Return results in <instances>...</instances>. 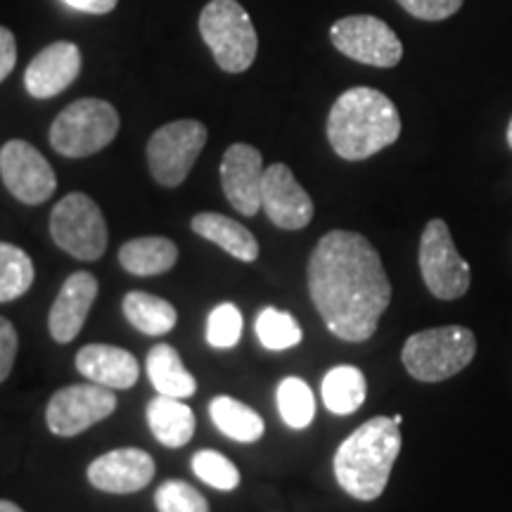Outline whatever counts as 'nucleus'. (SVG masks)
<instances>
[{
    "mask_svg": "<svg viewBox=\"0 0 512 512\" xmlns=\"http://www.w3.org/2000/svg\"><path fill=\"white\" fill-rule=\"evenodd\" d=\"M192 230L204 240L219 245L223 252L240 261H254L259 256V242L249 228L242 226V223L228 219L223 214H214V211H202V214L192 216Z\"/></svg>",
    "mask_w": 512,
    "mask_h": 512,
    "instance_id": "6ab92c4d",
    "label": "nucleus"
},
{
    "mask_svg": "<svg viewBox=\"0 0 512 512\" xmlns=\"http://www.w3.org/2000/svg\"><path fill=\"white\" fill-rule=\"evenodd\" d=\"M155 503L159 512H209L207 498L181 479H169L159 486Z\"/></svg>",
    "mask_w": 512,
    "mask_h": 512,
    "instance_id": "7c9ffc66",
    "label": "nucleus"
},
{
    "mask_svg": "<svg viewBox=\"0 0 512 512\" xmlns=\"http://www.w3.org/2000/svg\"><path fill=\"white\" fill-rule=\"evenodd\" d=\"M261 209L280 230H302L313 219V202L287 164H271L264 171Z\"/></svg>",
    "mask_w": 512,
    "mask_h": 512,
    "instance_id": "ddd939ff",
    "label": "nucleus"
},
{
    "mask_svg": "<svg viewBox=\"0 0 512 512\" xmlns=\"http://www.w3.org/2000/svg\"><path fill=\"white\" fill-rule=\"evenodd\" d=\"M17 356V330L8 318L0 316V382L8 380Z\"/></svg>",
    "mask_w": 512,
    "mask_h": 512,
    "instance_id": "473e14b6",
    "label": "nucleus"
},
{
    "mask_svg": "<svg viewBox=\"0 0 512 512\" xmlns=\"http://www.w3.org/2000/svg\"><path fill=\"white\" fill-rule=\"evenodd\" d=\"M192 472L211 489L233 491L240 484V470L219 451H197L192 456Z\"/></svg>",
    "mask_w": 512,
    "mask_h": 512,
    "instance_id": "c85d7f7f",
    "label": "nucleus"
},
{
    "mask_svg": "<svg viewBox=\"0 0 512 512\" xmlns=\"http://www.w3.org/2000/svg\"><path fill=\"white\" fill-rule=\"evenodd\" d=\"M147 425H150V432L155 434L159 444L181 448L195 434V413L190 411L188 403H183V399L159 394L147 403Z\"/></svg>",
    "mask_w": 512,
    "mask_h": 512,
    "instance_id": "aec40b11",
    "label": "nucleus"
},
{
    "mask_svg": "<svg viewBox=\"0 0 512 512\" xmlns=\"http://www.w3.org/2000/svg\"><path fill=\"white\" fill-rule=\"evenodd\" d=\"M418 261L422 280L432 297L441 302H456L470 290L472 268L453 245L451 230L444 219H432L422 230Z\"/></svg>",
    "mask_w": 512,
    "mask_h": 512,
    "instance_id": "6e6552de",
    "label": "nucleus"
},
{
    "mask_svg": "<svg viewBox=\"0 0 512 512\" xmlns=\"http://www.w3.org/2000/svg\"><path fill=\"white\" fill-rule=\"evenodd\" d=\"M309 294L325 328L344 342H366L392 302V283L368 238L325 233L309 259Z\"/></svg>",
    "mask_w": 512,
    "mask_h": 512,
    "instance_id": "f257e3e1",
    "label": "nucleus"
},
{
    "mask_svg": "<svg viewBox=\"0 0 512 512\" xmlns=\"http://www.w3.org/2000/svg\"><path fill=\"white\" fill-rule=\"evenodd\" d=\"M325 408L335 415H351L363 406L368 396L366 375L356 366H335L328 370L320 384Z\"/></svg>",
    "mask_w": 512,
    "mask_h": 512,
    "instance_id": "b1692460",
    "label": "nucleus"
},
{
    "mask_svg": "<svg viewBox=\"0 0 512 512\" xmlns=\"http://www.w3.org/2000/svg\"><path fill=\"white\" fill-rule=\"evenodd\" d=\"M242 313L235 304H219L207 318V344L214 349H233L242 337Z\"/></svg>",
    "mask_w": 512,
    "mask_h": 512,
    "instance_id": "c756f323",
    "label": "nucleus"
},
{
    "mask_svg": "<svg viewBox=\"0 0 512 512\" xmlns=\"http://www.w3.org/2000/svg\"><path fill=\"white\" fill-rule=\"evenodd\" d=\"M508 145L512 147V117H510V124H508Z\"/></svg>",
    "mask_w": 512,
    "mask_h": 512,
    "instance_id": "e433bc0d",
    "label": "nucleus"
},
{
    "mask_svg": "<svg viewBox=\"0 0 512 512\" xmlns=\"http://www.w3.org/2000/svg\"><path fill=\"white\" fill-rule=\"evenodd\" d=\"M55 245L79 261H98L107 249V223L95 200L83 192H69L50 214Z\"/></svg>",
    "mask_w": 512,
    "mask_h": 512,
    "instance_id": "0eeeda50",
    "label": "nucleus"
},
{
    "mask_svg": "<svg viewBox=\"0 0 512 512\" xmlns=\"http://www.w3.org/2000/svg\"><path fill=\"white\" fill-rule=\"evenodd\" d=\"M95 297H98V280L88 271L72 273L64 280L48 316L50 335L57 344H69L79 337Z\"/></svg>",
    "mask_w": 512,
    "mask_h": 512,
    "instance_id": "f3484780",
    "label": "nucleus"
},
{
    "mask_svg": "<svg viewBox=\"0 0 512 512\" xmlns=\"http://www.w3.org/2000/svg\"><path fill=\"white\" fill-rule=\"evenodd\" d=\"M200 34L223 72L242 74L252 67L259 36L238 0H211L200 15Z\"/></svg>",
    "mask_w": 512,
    "mask_h": 512,
    "instance_id": "39448f33",
    "label": "nucleus"
},
{
    "mask_svg": "<svg viewBox=\"0 0 512 512\" xmlns=\"http://www.w3.org/2000/svg\"><path fill=\"white\" fill-rule=\"evenodd\" d=\"M221 185L230 207L242 216H254L261 209V185H264V157L256 147L235 143L221 159Z\"/></svg>",
    "mask_w": 512,
    "mask_h": 512,
    "instance_id": "4468645a",
    "label": "nucleus"
},
{
    "mask_svg": "<svg viewBox=\"0 0 512 512\" xmlns=\"http://www.w3.org/2000/svg\"><path fill=\"white\" fill-rule=\"evenodd\" d=\"M62 3L79 12H88V15H107L117 8L119 0H62Z\"/></svg>",
    "mask_w": 512,
    "mask_h": 512,
    "instance_id": "f704fd0d",
    "label": "nucleus"
},
{
    "mask_svg": "<svg viewBox=\"0 0 512 512\" xmlns=\"http://www.w3.org/2000/svg\"><path fill=\"white\" fill-rule=\"evenodd\" d=\"M477 354V339L463 325L415 332L401 349L403 368L418 382H444L463 373Z\"/></svg>",
    "mask_w": 512,
    "mask_h": 512,
    "instance_id": "20e7f679",
    "label": "nucleus"
},
{
    "mask_svg": "<svg viewBox=\"0 0 512 512\" xmlns=\"http://www.w3.org/2000/svg\"><path fill=\"white\" fill-rule=\"evenodd\" d=\"M81 74V50L76 43L57 41L43 48L24 72V86L31 98L48 100L67 91Z\"/></svg>",
    "mask_w": 512,
    "mask_h": 512,
    "instance_id": "dca6fc26",
    "label": "nucleus"
},
{
    "mask_svg": "<svg viewBox=\"0 0 512 512\" xmlns=\"http://www.w3.org/2000/svg\"><path fill=\"white\" fill-rule=\"evenodd\" d=\"M399 453V422L377 415L339 444L332 460L337 484L356 501H375L387 489Z\"/></svg>",
    "mask_w": 512,
    "mask_h": 512,
    "instance_id": "7ed1b4c3",
    "label": "nucleus"
},
{
    "mask_svg": "<svg viewBox=\"0 0 512 512\" xmlns=\"http://www.w3.org/2000/svg\"><path fill=\"white\" fill-rule=\"evenodd\" d=\"M145 366L157 394L171 396V399H190L197 392V380L185 370L181 356L171 344L152 347Z\"/></svg>",
    "mask_w": 512,
    "mask_h": 512,
    "instance_id": "412c9836",
    "label": "nucleus"
},
{
    "mask_svg": "<svg viewBox=\"0 0 512 512\" xmlns=\"http://www.w3.org/2000/svg\"><path fill=\"white\" fill-rule=\"evenodd\" d=\"M117 408V396L102 384H69L53 394L46 408L48 430L57 437H76L95 422L110 418Z\"/></svg>",
    "mask_w": 512,
    "mask_h": 512,
    "instance_id": "9b49d317",
    "label": "nucleus"
},
{
    "mask_svg": "<svg viewBox=\"0 0 512 512\" xmlns=\"http://www.w3.org/2000/svg\"><path fill=\"white\" fill-rule=\"evenodd\" d=\"M401 136L399 110L387 95L368 86L349 88L332 105L328 140L347 162H363Z\"/></svg>",
    "mask_w": 512,
    "mask_h": 512,
    "instance_id": "f03ea898",
    "label": "nucleus"
},
{
    "mask_svg": "<svg viewBox=\"0 0 512 512\" xmlns=\"http://www.w3.org/2000/svg\"><path fill=\"white\" fill-rule=\"evenodd\" d=\"M256 337L271 351H285L302 342V328L292 313L268 306L256 316Z\"/></svg>",
    "mask_w": 512,
    "mask_h": 512,
    "instance_id": "cd10ccee",
    "label": "nucleus"
},
{
    "mask_svg": "<svg viewBox=\"0 0 512 512\" xmlns=\"http://www.w3.org/2000/svg\"><path fill=\"white\" fill-rule=\"evenodd\" d=\"M124 316L133 328L150 337H162L178 323L174 304L147 292H128L124 297Z\"/></svg>",
    "mask_w": 512,
    "mask_h": 512,
    "instance_id": "393cba45",
    "label": "nucleus"
},
{
    "mask_svg": "<svg viewBox=\"0 0 512 512\" xmlns=\"http://www.w3.org/2000/svg\"><path fill=\"white\" fill-rule=\"evenodd\" d=\"M209 415L216 430L226 434L228 439L240 441V444H254V441L264 437L266 425L261 415L252 411L247 403L233 399V396H216V399H211Z\"/></svg>",
    "mask_w": 512,
    "mask_h": 512,
    "instance_id": "4be33fe9",
    "label": "nucleus"
},
{
    "mask_svg": "<svg viewBox=\"0 0 512 512\" xmlns=\"http://www.w3.org/2000/svg\"><path fill=\"white\" fill-rule=\"evenodd\" d=\"M178 261V247L169 238H136L119 249V264L133 275H159Z\"/></svg>",
    "mask_w": 512,
    "mask_h": 512,
    "instance_id": "5701e85b",
    "label": "nucleus"
},
{
    "mask_svg": "<svg viewBox=\"0 0 512 512\" xmlns=\"http://www.w3.org/2000/svg\"><path fill=\"white\" fill-rule=\"evenodd\" d=\"M207 145V126L195 119L171 121L152 133L147 143V164L164 188H178L190 176L192 166Z\"/></svg>",
    "mask_w": 512,
    "mask_h": 512,
    "instance_id": "1a4fd4ad",
    "label": "nucleus"
},
{
    "mask_svg": "<svg viewBox=\"0 0 512 512\" xmlns=\"http://www.w3.org/2000/svg\"><path fill=\"white\" fill-rule=\"evenodd\" d=\"M408 15L425 22H441L463 8V0H396Z\"/></svg>",
    "mask_w": 512,
    "mask_h": 512,
    "instance_id": "2f4dec72",
    "label": "nucleus"
},
{
    "mask_svg": "<svg viewBox=\"0 0 512 512\" xmlns=\"http://www.w3.org/2000/svg\"><path fill=\"white\" fill-rule=\"evenodd\" d=\"M34 261L10 242H0V304L19 299L34 285Z\"/></svg>",
    "mask_w": 512,
    "mask_h": 512,
    "instance_id": "a878e982",
    "label": "nucleus"
},
{
    "mask_svg": "<svg viewBox=\"0 0 512 512\" xmlns=\"http://www.w3.org/2000/svg\"><path fill=\"white\" fill-rule=\"evenodd\" d=\"M155 477V460L143 448H117L88 465V482L105 494H136Z\"/></svg>",
    "mask_w": 512,
    "mask_h": 512,
    "instance_id": "2eb2a0df",
    "label": "nucleus"
},
{
    "mask_svg": "<svg viewBox=\"0 0 512 512\" xmlns=\"http://www.w3.org/2000/svg\"><path fill=\"white\" fill-rule=\"evenodd\" d=\"M278 411L280 418L292 430H304L316 418V399H313L311 387L299 377H285L278 384Z\"/></svg>",
    "mask_w": 512,
    "mask_h": 512,
    "instance_id": "bb28decb",
    "label": "nucleus"
},
{
    "mask_svg": "<svg viewBox=\"0 0 512 512\" xmlns=\"http://www.w3.org/2000/svg\"><path fill=\"white\" fill-rule=\"evenodd\" d=\"M119 133V112L107 100L83 98L57 114L50 145L62 157L81 159L105 150Z\"/></svg>",
    "mask_w": 512,
    "mask_h": 512,
    "instance_id": "423d86ee",
    "label": "nucleus"
},
{
    "mask_svg": "<svg viewBox=\"0 0 512 512\" xmlns=\"http://www.w3.org/2000/svg\"><path fill=\"white\" fill-rule=\"evenodd\" d=\"M17 64V43L10 29L0 27V83L12 74Z\"/></svg>",
    "mask_w": 512,
    "mask_h": 512,
    "instance_id": "72a5a7b5",
    "label": "nucleus"
},
{
    "mask_svg": "<svg viewBox=\"0 0 512 512\" xmlns=\"http://www.w3.org/2000/svg\"><path fill=\"white\" fill-rule=\"evenodd\" d=\"M0 512H24V510L10 501H0Z\"/></svg>",
    "mask_w": 512,
    "mask_h": 512,
    "instance_id": "c9c22d12",
    "label": "nucleus"
},
{
    "mask_svg": "<svg viewBox=\"0 0 512 512\" xmlns=\"http://www.w3.org/2000/svg\"><path fill=\"white\" fill-rule=\"evenodd\" d=\"M0 176L10 195L31 207L48 202L57 188L53 166L27 140H10L3 145Z\"/></svg>",
    "mask_w": 512,
    "mask_h": 512,
    "instance_id": "f8f14e48",
    "label": "nucleus"
},
{
    "mask_svg": "<svg viewBox=\"0 0 512 512\" xmlns=\"http://www.w3.org/2000/svg\"><path fill=\"white\" fill-rule=\"evenodd\" d=\"M330 41L339 53L370 67L392 69L401 62L403 46L387 22L373 15H351L332 24Z\"/></svg>",
    "mask_w": 512,
    "mask_h": 512,
    "instance_id": "9d476101",
    "label": "nucleus"
},
{
    "mask_svg": "<svg viewBox=\"0 0 512 512\" xmlns=\"http://www.w3.org/2000/svg\"><path fill=\"white\" fill-rule=\"evenodd\" d=\"M76 370L88 382L110 389H131L140 377L138 358L112 344H86L76 354Z\"/></svg>",
    "mask_w": 512,
    "mask_h": 512,
    "instance_id": "a211bd4d",
    "label": "nucleus"
}]
</instances>
